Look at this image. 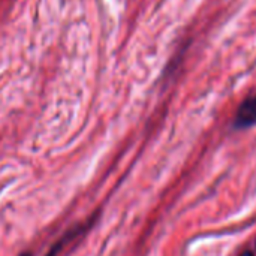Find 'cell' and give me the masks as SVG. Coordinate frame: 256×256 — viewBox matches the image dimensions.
<instances>
[{
  "mask_svg": "<svg viewBox=\"0 0 256 256\" xmlns=\"http://www.w3.org/2000/svg\"><path fill=\"white\" fill-rule=\"evenodd\" d=\"M256 124V93L248 98L238 108L234 120V126L238 129L250 128Z\"/></svg>",
  "mask_w": 256,
  "mask_h": 256,
  "instance_id": "1",
  "label": "cell"
},
{
  "mask_svg": "<svg viewBox=\"0 0 256 256\" xmlns=\"http://www.w3.org/2000/svg\"><path fill=\"white\" fill-rule=\"evenodd\" d=\"M240 256H254V254H252L250 250H246V252H243Z\"/></svg>",
  "mask_w": 256,
  "mask_h": 256,
  "instance_id": "2",
  "label": "cell"
},
{
  "mask_svg": "<svg viewBox=\"0 0 256 256\" xmlns=\"http://www.w3.org/2000/svg\"><path fill=\"white\" fill-rule=\"evenodd\" d=\"M21 256H30L28 254H24V255H21Z\"/></svg>",
  "mask_w": 256,
  "mask_h": 256,
  "instance_id": "3",
  "label": "cell"
}]
</instances>
